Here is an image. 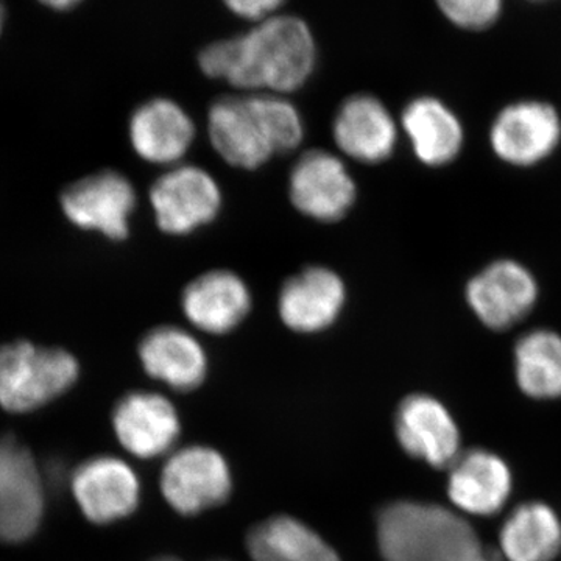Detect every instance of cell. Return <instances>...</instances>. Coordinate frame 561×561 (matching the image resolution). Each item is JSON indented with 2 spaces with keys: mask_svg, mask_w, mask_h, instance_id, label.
Listing matches in <instances>:
<instances>
[{
  "mask_svg": "<svg viewBox=\"0 0 561 561\" xmlns=\"http://www.w3.org/2000/svg\"><path fill=\"white\" fill-rule=\"evenodd\" d=\"M79 378V362L68 351L31 342L0 346V405L31 412L60 397Z\"/></svg>",
  "mask_w": 561,
  "mask_h": 561,
  "instance_id": "cell-4",
  "label": "cell"
},
{
  "mask_svg": "<svg viewBox=\"0 0 561 561\" xmlns=\"http://www.w3.org/2000/svg\"><path fill=\"white\" fill-rule=\"evenodd\" d=\"M401 125L415 157L431 168L451 164L463 149V125L440 99H413L402 111Z\"/></svg>",
  "mask_w": 561,
  "mask_h": 561,
  "instance_id": "cell-21",
  "label": "cell"
},
{
  "mask_svg": "<svg viewBox=\"0 0 561 561\" xmlns=\"http://www.w3.org/2000/svg\"><path fill=\"white\" fill-rule=\"evenodd\" d=\"M44 513V490L38 467L28 449L14 438L0 440V540L31 538Z\"/></svg>",
  "mask_w": 561,
  "mask_h": 561,
  "instance_id": "cell-10",
  "label": "cell"
},
{
  "mask_svg": "<svg viewBox=\"0 0 561 561\" xmlns=\"http://www.w3.org/2000/svg\"><path fill=\"white\" fill-rule=\"evenodd\" d=\"M284 5L280 0H231L227 2L228 9L238 16L245 20L260 22L278 14V10Z\"/></svg>",
  "mask_w": 561,
  "mask_h": 561,
  "instance_id": "cell-26",
  "label": "cell"
},
{
  "mask_svg": "<svg viewBox=\"0 0 561 561\" xmlns=\"http://www.w3.org/2000/svg\"><path fill=\"white\" fill-rule=\"evenodd\" d=\"M561 140V117L551 103L523 101L505 106L490 128V146L500 160L518 168L540 164Z\"/></svg>",
  "mask_w": 561,
  "mask_h": 561,
  "instance_id": "cell-9",
  "label": "cell"
},
{
  "mask_svg": "<svg viewBox=\"0 0 561 561\" xmlns=\"http://www.w3.org/2000/svg\"><path fill=\"white\" fill-rule=\"evenodd\" d=\"M317 47L311 28L290 14H275L250 32L216 41L201 51L198 65L210 79L241 90L290 92L312 76Z\"/></svg>",
  "mask_w": 561,
  "mask_h": 561,
  "instance_id": "cell-1",
  "label": "cell"
},
{
  "mask_svg": "<svg viewBox=\"0 0 561 561\" xmlns=\"http://www.w3.org/2000/svg\"><path fill=\"white\" fill-rule=\"evenodd\" d=\"M232 489L227 460L208 446H187L173 453L161 472V491L173 511L197 515L224 504Z\"/></svg>",
  "mask_w": 561,
  "mask_h": 561,
  "instance_id": "cell-7",
  "label": "cell"
},
{
  "mask_svg": "<svg viewBox=\"0 0 561 561\" xmlns=\"http://www.w3.org/2000/svg\"><path fill=\"white\" fill-rule=\"evenodd\" d=\"M150 202L158 228L168 234L184 236L216 219L221 192L205 169L180 164L154 181Z\"/></svg>",
  "mask_w": 561,
  "mask_h": 561,
  "instance_id": "cell-5",
  "label": "cell"
},
{
  "mask_svg": "<svg viewBox=\"0 0 561 561\" xmlns=\"http://www.w3.org/2000/svg\"><path fill=\"white\" fill-rule=\"evenodd\" d=\"M157 561H179V560H175V559H160V560H157Z\"/></svg>",
  "mask_w": 561,
  "mask_h": 561,
  "instance_id": "cell-29",
  "label": "cell"
},
{
  "mask_svg": "<svg viewBox=\"0 0 561 561\" xmlns=\"http://www.w3.org/2000/svg\"><path fill=\"white\" fill-rule=\"evenodd\" d=\"M442 13L453 24L468 31H482L500 20L501 0H442Z\"/></svg>",
  "mask_w": 561,
  "mask_h": 561,
  "instance_id": "cell-25",
  "label": "cell"
},
{
  "mask_svg": "<svg viewBox=\"0 0 561 561\" xmlns=\"http://www.w3.org/2000/svg\"><path fill=\"white\" fill-rule=\"evenodd\" d=\"M181 308L198 330L208 334H227L249 316L251 294L238 273L210 271L184 287Z\"/></svg>",
  "mask_w": 561,
  "mask_h": 561,
  "instance_id": "cell-17",
  "label": "cell"
},
{
  "mask_svg": "<svg viewBox=\"0 0 561 561\" xmlns=\"http://www.w3.org/2000/svg\"><path fill=\"white\" fill-rule=\"evenodd\" d=\"M290 202L305 216L337 221L353 208L357 187L341 158L320 149L306 151L290 172Z\"/></svg>",
  "mask_w": 561,
  "mask_h": 561,
  "instance_id": "cell-11",
  "label": "cell"
},
{
  "mask_svg": "<svg viewBox=\"0 0 561 561\" xmlns=\"http://www.w3.org/2000/svg\"><path fill=\"white\" fill-rule=\"evenodd\" d=\"M208 133L228 164L251 171L273 154L297 149L305 125L300 111L280 95H225L210 105Z\"/></svg>",
  "mask_w": 561,
  "mask_h": 561,
  "instance_id": "cell-2",
  "label": "cell"
},
{
  "mask_svg": "<svg viewBox=\"0 0 561 561\" xmlns=\"http://www.w3.org/2000/svg\"><path fill=\"white\" fill-rule=\"evenodd\" d=\"M540 286L534 273L513 260L491 262L468 280L465 297L486 328L505 331L526 319L535 308Z\"/></svg>",
  "mask_w": 561,
  "mask_h": 561,
  "instance_id": "cell-8",
  "label": "cell"
},
{
  "mask_svg": "<svg viewBox=\"0 0 561 561\" xmlns=\"http://www.w3.org/2000/svg\"><path fill=\"white\" fill-rule=\"evenodd\" d=\"M332 133L346 157L365 164L386 161L397 147V121L389 108L370 94L346 99L335 114Z\"/></svg>",
  "mask_w": 561,
  "mask_h": 561,
  "instance_id": "cell-16",
  "label": "cell"
},
{
  "mask_svg": "<svg viewBox=\"0 0 561 561\" xmlns=\"http://www.w3.org/2000/svg\"><path fill=\"white\" fill-rule=\"evenodd\" d=\"M130 142L142 160L153 164H176L190 151L195 125L179 103L151 99L133 113Z\"/></svg>",
  "mask_w": 561,
  "mask_h": 561,
  "instance_id": "cell-18",
  "label": "cell"
},
{
  "mask_svg": "<svg viewBox=\"0 0 561 561\" xmlns=\"http://www.w3.org/2000/svg\"><path fill=\"white\" fill-rule=\"evenodd\" d=\"M449 470L448 494L460 511L494 515L511 496V470L494 454L483 449L460 453Z\"/></svg>",
  "mask_w": 561,
  "mask_h": 561,
  "instance_id": "cell-19",
  "label": "cell"
},
{
  "mask_svg": "<svg viewBox=\"0 0 561 561\" xmlns=\"http://www.w3.org/2000/svg\"><path fill=\"white\" fill-rule=\"evenodd\" d=\"M144 370L172 389H197L206 378L208 357L201 342L176 327L151 330L139 343Z\"/></svg>",
  "mask_w": 561,
  "mask_h": 561,
  "instance_id": "cell-20",
  "label": "cell"
},
{
  "mask_svg": "<svg viewBox=\"0 0 561 561\" xmlns=\"http://www.w3.org/2000/svg\"><path fill=\"white\" fill-rule=\"evenodd\" d=\"M61 208L70 224L87 231L102 232L111 241H124L130 232L136 208L131 181L116 171L84 176L62 192Z\"/></svg>",
  "mask_w": 561,
  "mask_h": 561,
  "instance_id": "cell-6",
  "label": "cell"
},
{
  "mask_svg": "<svg viewBox=\"0 0 561 561\" xmlns=\"http://www.w3.org/2000/svg\"><path fill=\"white\" fill-rule=\"evenodd\" d=\"M346 301L339 273L321 265L305 268L284 283L278 297L280 320L297 332H320L335 323Z\"/></svg>",
  "mask_w": 561,
  "mask_h": 561,
  "instance_id": "cell-13",
  "label": "cell"
},
{
  "mask_svg": "<svg viewBox=\"0 0 561 561\" xmlns=\"http://www.w3.org/2000/svg\"><path fill=\"white\" fill-rule=\"evenodd\" d=\"M2 20H3V13H2V9H0V28H2Z\"/></svg>",
  "mask_w": 561,
  "mask_h": 561,
  "instance_id": "cell-28",
  "label": "cell"
},
{
  "mask_svg": "<svg viewBox=\"0 0 561 561\" xmlns=\"http://www.w3.org/2000/svg\"><path fill=\"white\" fill-rule=\"evenodd\" d=\"M516 381L537 400L561 397V335L548 330L523 335L515 346Z\"/></svg>",
  "mask_w": 561,
  "mask_h": 561,
  "instance_id": "cell-24",
  "label": "cell"
},
{
  "mask_svg": "<svg viewBox=\"0 0 561 561\" xmlns=\"http://www.w3.org/2000/svg\"><path fill=\"white\" fill-rule=\"evenodd\" d=\"M561 549V524L548 505H519L501 529V556L507 561H552Z\"/></svg>",
  "mask_w": 561,
  "mask_h": 561,
  "instance_id": "cell-22",
  "label": "cell"
},
{
  "mask_svg": "<svg viewBox=\"0 0 561 561\" xmlns=\"http://www.w3.org/2000/svg\"><path fill=\"white\" fill-rule=\"evenodd\" d=\"M73 496L90 522L110 524L127 518L139 504L138 476L117 457L102 456L81 463L72 476Z\"/></svg>",
  "mask_w": 561,
  "mask_h": 561,
  "instance_id": "cell-12",
  "label": "cell"
},
{
  "mask_svg": "<svg viewBox=\"0 0 561 561\" xmlns=\"http://www.w3.org/2000/svg\"><path fill=\"white\" fill-rule=\"evenodd\" d=\"M398 442L412 457L434 468H451L460 456V435L449 412L427 394H412L397 412Z\"/></svg>",
  "mask_w": 561,
  "mask_h": 561,
  "instance_id": "cell-14",
  "label": "cell"
},
{
  "mask_svg": "<svg viewBox=\"0 0 561 561\" xmlns=\"http://www.w3.org/2000/svg\"><path fill=\"white\" fill-rule=\"evenodd\" d=\"M47 5L51 7V9L68 10L72 9L76 2H72V0H62V2H49Z\"/></svg>",
  "mask_w": 561,
  "mask_h": 561,
  "instance_id": "cell-27",
  "label": "cell"
},
{
  "mask_svg": "<svg viewBox=\"0 0 561 561\" xmlns=\"http://www.w3.org/2000/svg\"><path fill=\"white\" fill-rule=\"evenodd\" d=\"M117 440L133 456L153 459L172 448L180 435V419L168 398L135 391L117 402L113 413Z\"/></svg>",
  "mask_w": 561,
  "mask_h": 561,
  "instance_id": "cell-15",
  "label": "cell"
},
{
  "mask_svg": "<svg viewBox=\"0 0 561 561\" xmlns=\"http://www.w3.org/2000/svg\"><path fill=\"white\" fill-rule=\"evenodd\" d=\"M249 552L254 561H341L317 531L290 516H276L253 527Z\"/></svg>",
  "mask_w": 561,
  "mask_h": 561,
  "instance_id": "cell-23",
  "label": "cell"
},
{
  "mask_svg": "<svg viewBox=\"0 0 561 561\" xmlns=\"http://www.w3.org/2000/svg\"><path fill=\"white\" fill-rule=\"evenodd\" d=\"M386 561H504L460 515L434 504L394 502L378 515Z\"/></svg>",
  "mask_w": 561,
  "mask_h": 561,
  "instance_id": "cell-3",
  "label": "cell"
}]
</instances>
